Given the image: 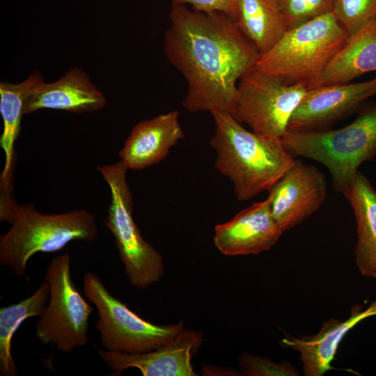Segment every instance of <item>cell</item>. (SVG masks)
<instances>
[{"mask_svg": "<svg viewBox=\"0 0 376 376\" xmlns=\"http://www.w3.org/2000/svg\"><path fill=\"white\" fill-rule=\"evenodd\" d=\"M284 232L275 220L267 198L214 227V244L229 256L258 254L270 249Z\"/></svg>", "mask_w": 376, "mask_h": 376, "instance_id": "obj_13", "label": "cell"}, {"mask_svg": "<svg viewBox=\"0 0 376 376\" xmlns=\"http://www.w3.org/2000/svg\"><path fill=\"white\" fill-rule=\"evenodd\" d=\"M267 191L272 215L285 232L320 208L327 197V181L316 166L295 159Z\"/></svg>", "mask_w": 376, "mask_h": 376, "instance_id": "obj_10", "label": "cell"}, {"mask_svg": "<svg viewBox=\"0 0 376 376\" xmlns=\"http://www.w3.org/2000/svg\"><path fill=\"white\" fill-rule=\"evenodd\" d=\"M179 116L178 111H170L134 126L118 152L128 169H143L168 155L170 149L185 136Z\"/></svg>", "mask_w": 376, "mask_h": 376, "instance_id": "obj_16", "label": "cell"}, {"mask_svg": "<svg viewBox=\"0 0 376 376\" xmlns=\"http://www.w3.org/2000/svg\"><path fill=\"white\" fill-rule=\"evenodd\" d=\"M238 0H172V3L189 5L204 13H222L235 21Z\"/></svg>", "mask_w": 376, "mask_h": 376, "instance_id": "obj_25", "label": "cell"}, {"mask_svg": "<svg viewBox=\"0 0 376 376\" xmlns=\"http://www.w3.org/2000/svg\"><path fill=\"white\" fill-rule=\"evenodd\" d=\"M343 194L352 207L357 224V266L363 276L376 279V191L359 172Z\"/></svg>", "mask_w": 376, "mask_h": 376, "instance_id": "obj_17", "label": "cell"}, {"mask_svg": "<svg viewBox=\"0 0 376 376\" xmlns=\"http://www.w3.org/2000/svg\"><path fill=\"white\" fill-rule=\"evenodd\" d=\"M70 259L66 253L54 257L48 265L45 279L49 284V299L35 327V336L40 343L65 353L88 343V320L94 310L72 281Z\"/></svg>", "mask_w": 376, "mask_h": 376, "instance_id": "obj_8", "label": "cell"}, {"mask_svg": "<svg viewBox=\"0 0 376 376\" xmlns=\"http://www.w3.org/2000/svg\"><path fill=\"white\" fill-rule=\"evenodd\" d=\"M240 375L297 376V370L289 362L276 363L259 356L243 352L238 357Z\"/></svg>", "mask_w": 376, "mask_h": 376, "instance_id": "obj_24", "label": "cell"}, {"mask_svg": "<svg viewBox=\"0 0 376 376\" xmlns=\"http://www.w3.org/2000/svg\"><path fill=\"white\" fill-rule=\"evenodd\" d=\"M332 13L351 36L376 19V0H334Z\"/></svg>", "mask_w": 376, "mask_h": 376, "instance_id": "obj_22", "label": "cell"}, {"mask_svg": "<svg viewBox=\"0 0 376 376\" xmlns=\"http://www.w3.org/2000/svg\"><path fill=\"white\" fill-rule=\"evenodd\" d=\"M286 150L322 164L329 171L334 189L343 194L351 185L361 164L376 155V106L338 129L290 132L281 138Z\"/></svg>", "mask_w": 376, "mask_h": 376, "instance_id": "obj_5", "label": "cell"}, {"mask_svg": "<svg viewBox=\"0 0 376 376\" xmlns=\"http://www.w3.org/2000/svg\"><path fill=\"white\" fill-rule=\"evenodd\" d=\"M44 81L42 76L34 72L19 84L0 82V113L3 124L0 146L5 154L0 182L5 185L12 182L15 161V143L20 132L25 98Z\"/></svg>", "mask_w": 376, "mask_h": 376, "instance_id": "obj_19", "label": "cell"}, {"mask_svg": "<svg viewBox=\"0 0 376 376\" xmlns=\"http://www.w3.org/2000/svg\"><path fill=\"white\" fill-rule=\"evenodd\" d=\"M235 22L260 54L272 47L288 29L277 0H238Z\"/></svg>", "mask_w": 376, "mask_h": 376, "instance_id": "obj_20", "label": "cell"}, {"mask_svg": "<svg viewBox=\"0 0 376 376\" xmlns=\"http://www.w3.org/2000/svg\"><path fill=\"white\" fill-rule=\"evenodd\" d=\"M83 282L85 296L97 308L95 329L106 350L147 352L171 342L185 329L182 320L155 324L144 320L113 296L94 272H86Z\"/></svg>", "mask_w": 376, "mask_h": 376, "instance_id": "obj_7", "label": "cell"}, {"mask_svg": "<svg viewBox=\"0 0 376 376\" xmlns=\"http://www.w3.org/2000/svg\"><path fill=\"white\" fill-rule=\"evenodd\" d=\"M106 104L103 93L82 70L75 68L59 79L45 81L35 88L25 98L24 114L43 109L86 113L98 111Z\"/></svg>", "mask_w": 376, "mask_h": 376, "instance_id": "obj_15", "label": "cell"}, {"mask_svg": "<svg viewBox=\"0 0 376 376\" xmlns=\"http://www.w3.org/2000/svg\"><path fill=\"white\" fill-rule=\"evenodd\" d=\"M288 29L332 12L334 0H277Z\"/></svg>", "mask_w": 376, "mask_h": 376, "instance_id": "obj_23", "label": "cell"}, {"mask_svg": "<svg viewBox=\"0 0 376 376\" xmlns=\"http://www.w3.org/2000/svg\"><path fill=\"white\" fill-rule=\"evenodd\" d=\"M212 115L215 130L210 144L217 152L214 167L233 182L238 201L268 191L295 162L281 139L249 131L228 113Z\"/></svg>", "mask_w": 376, "mask_h": 376, "instance_id": "obj_2", "label": "cell"}, {"mask_svg": "<svg viewBox=\"0 0 376 376\" xmlns=\"http://www.w3.org/2000/svg\"><path fill=\"white\" fill-rule=\"evenodd\" d=\"M376 315V299L366 309L361 305L351 308L350 316L345 320L330 318L315 335L297 338L285 334L281 343L300 354L303 371L306 376H322L332 368L338 345L345 336L361 321Z\"/></svg>", "mask_w": 376, "mask_h": 376, "instance_id": "obj_14", "label": "cell"}, {"mask_svg": "<svg viewBox=\"0 0 376 376\" xmlns=\"http://www.w3.org/2000/svg\"><path fill=\"white\" fill-rule=\"evenodd\" d=\"M203 340L202 332L184 329L171 342L147 352L127 354L99 347L97 352L115 375L129 368H136L144 376H198L191 360Z\"/></svg>", "mask_w": 376, "mask_h": 376, "instance_id": "obj_12", "label": "cell"}, {"mask_svg": "<svg viewBox=\"0 0 376 376\" xmlns=\"http://www.w3.org/2000/svg\"><path fill=\"white\" fill-rule=\"evenodd\" d=\"M373 71H376V19L349 36L315 86L349 83Z\"/></svg>", "mask_w": 376, "mask_h": 376, "instance_id": "obj_18", "label": "cell"}, {"mask_svg": "<svg viewBox=\"0 0 376 376\" xmlns=\"http://www.w3.org/2000/svg\"><path fill=\"white\" fill-rule=\"evenodd\" d=\"M0 220L11 225L0 237V265L18 278L26 276L34 254L56 252L75 240L91 242L98 235L95 219L86 210L45 214L13 198L0 202Z\"/></svg>", "mask_w": 376, "mask_h": 376, "instance_id": "obj_3", "label": "cell"}, {"mask_svg": "<svg viewBox=\"0 0 376 376\" xmlns=\"http://www.w3.org/2000/svg\"><path fill=\"white\" fill-rule=\"evenodd\" d=\"M97 169L109 187L111 201L105 224L113 235L129 283L146 289L165 272L159 252L146 241L133 218V197L127 180L128 168L120 160L98 166Z\"/></svg>", "mask_w": 376, "mask_h": 376, "instance_id": "obj_6", "label": "cell"}, {"mask_svg": "<svg viewBox=\"0 0 376 376\" xmlns=\"http://www.w3.org/2000/svg\"><path fill=\"white\" fill-rule=\"evenodd\" d=\"M307 89L254 67L238 81L232 116L259 135L281 139Z\"/></svg>", "mask_w": 376, "mask_h": 376, "instance_id": "obj_9", "label": "cell"}, {"mask_svg": "<svg viewBox=\"0 0 376 376\" xmlns=\"http://www.w3.org/2000/svg\"><path fill=\"white\" fill-rule=\"evenodd\" d=\"M376 95V77L359 83L318 86L307 91L293 113L290 132H309L328 129Z\"/></svg>", "mask_w": 376, "mask_h": 376, "instance_id": "obj_11", "label": "cell"}, {"mask_svg": "<svg viewBox=\"0 0 376 376\" xmlns=\"http://www.w3.org/2000/svg\"><path fill=\"white\" fill-rule=\"evenodd\" d=\"M50 295L48 281L44 279L33 294L18 303L0 308V375H18L11 354L12 340L22 322L30 318L43 315Z\"/></svg>", "mask_w": 376, "mask_h": 376, "instance_id": "obj_21", "label": "cell"}, {"mask_svg": "<svg viewBox=\"0 0 376 376\" xmlns=\"http://www.w3.org/2000/svg\"><path fill=\"white\" fill-rule=\"evenodd\" d=\"M349 34L332 12L287 30L269 50L260 54L255 68L287 84L315 86Z\"/></svg>", "mask_w": 376, "mask_h": 376, "instance_id": "obj_4", "label": "cell"}, {"mask_svg": "<svg viewBox=\"0 0 376 376\" xmlns=\"http://www.w3.org/2000/svg\"><path fill=\"white\" fill-rule=\"evenodd\" d=\"M169 16L164 51L187 82L183 107L232 116L238 81L255 67L259 52L224 13L172 3Z\"/></svg>", "mask_w": 376, "mask_h": 376, "instance_id": "obj_1", "label": "cell"}]
</instances>
